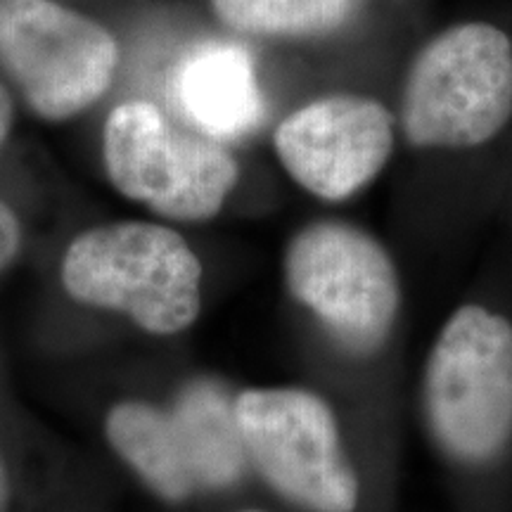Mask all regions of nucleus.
I'll return each instance as SVG.
<instances>
[{
    "label": "nucleus",
    "instance_id": "1",
    "mask_svg": "<svg viewBox=\"0 0 512 512\" xmlns=\"http://www.w3.org/2000/svg\"><path fill=\"white\" fill-rule=\"evenodd\" d=\"M62 283L79 304L124 313L152 335L188 330L202 309V264L176 230L114 223L69 245Z\"/></svg>",
    "mask_w": 512,
    "mask_h": 512
},
{
    "label": "nucleus",
    "instance_id": "2",
    "mask_svg": "<svg viewBox=\"0 0 512 512\" xmlns=\"http://www.w3.org/2000/svg\"><path fill=\"white\" fill-rule=\"evenodd\" d=\"M434 441L460 465H486L512 439V325L467 304L441 328L422 382Z\"/></svg>",
    "mask_w": 512,
    "mask_h": 512
},
{
    "label": "nucleus",
    "instance_id": "3",
    "mask_svg": "<svg viewBox=\"0 0 512 512\" xmlns=\"http://www.w3.org/2000/svg\"><path fill=\"white\" fill-rule=\"evenodd\" d=\"M512 117V43L494 24L446 29L408 74L401 124L408 143L463 150L489 143Z\"/></svg>",
    "mask_w": 512,
    "mask_h": 512
},
{
    "label": "nucleus",
    "instance_id": "4",
    "mask_svg": "<svg viewBox=\"0 0 512 512\" xmlns=\"http://www.w3.org/2000/svg\"><path fill=\"white\" fill-rule=\"evenodd\" d=\"M252 470L306 512H354L358 477L323 396L299 387H254L235 396Z\"/></svg>",
    "mask_w": 512,
    "mask_h": 512
},
{
    "label": "nucleus",
    "instance_id": "5",
    "mask_svg": "<svg viewBox=\"0 0 512 512\" xmlns=\"http://www.w3.org/2000/svg\"><path fill=\"white\" fill-rule=\"evenodd\" d=\"M285 280L344 349L368 356L387 342L401 309L392 256L366 230L318 221L294 235Z\"/></svg>",
    "mask_w": 512,
    "mask_h": 512
},
{
    "label": "nucleus",
    "instance_id": "6",
    "mask_svg": "<svg viewBox=\"0 0 512 512\" xmlns=\"http://www.w3.org/2000/svg\"><path fill=\"white\" fill-rule=\"evenodd\" d=\"M105 164L126 197L181 221L219 214L240 176L226 147L178 131L143 100L121 102L107 117Z\"/></svg>",
    "mask_w": 512,
    "mask_h": 512
},
{
    "label": "nucleus",
    "instance_id": "7",
    "mask_svg": "<svg viewBox=\"0 0 512 512\" xmlns=\"http://www.w3.org/2000/svg\"><path fill=\"white\" fill-rule=\"evenodd\" d=\"M0 62L31 110L67 119L110 88L119 48L98 22L50 0H0Z\"/></svg>",
    "mask_w": 512,
    "mask_h": 512
},
{
    "label": "nucleus",
    "instance_id": "8",
    "mask_svg": "<svg viewBox=\"0 0 512 512\" xmlns=\"http://www.w3.org/2000/svg\"><path fill=\"white\" fill-rule=\"evenodd\" d=\"M275 152L294 181L323 200H347L384 169L394 119L366 95H328L292 112L275 131Z\"/></svg>",
    "mask_w": 512,
    "mask_h": 512
},
{
    "label": "nucleus",
    "instance_id": "9",
    "mask_svg": "<svg viewBox=\"0 0 512 512\" xmlns=\"http://www.w3.org/2000/svg\"><path fill=\"white\" fill-rule=\"evenodd\" d=\"M171 98L190 124L216 140L247 136L266 114L252 55L238 43L209 41L185 53L171 76Z\"/></svg>",
    "mask_w": 512,
    "mask_h": 512
},
{
    "label": "nucleus",
    "instance_id": "10",
    "mask_svg": "<svg viewBox=\"0 0 512 512\" xmlns=\"http://www.w3.org/2000/svg\"><path fill=\"white\" fill-rule=\"evenodd\" d=\"M197 491H228L247 475L249 460L235 418V399L214 380L185 384L169 408Z\"/></svg>",
    "mask_w": 512,
    "mask_h": 512
},
{
    "label": "nucleus",
    "instance_id": "11",
    "mask_svg": "<svg viewBox=\"0 0 512 512\" xmlns=\"http://www.w3.org/2000/svg\"><path fill=\"white\" fill-rule=\"evenodd\" d=\"M105 439L157 501L181 505L197 494L169 408L126 399L105 415Z\"/></svg>",
    "mask_w": 512,
    "mask_h": 512
},
{
    "label": "nucleus",
    "instance_id": "12",
    "mask_svg": "<svg viewBox=\"0 0 512 512\" xmlns=\"http://www.w3.org/2000/svg\"><path fill=\"white\" fill-rule=\"evenodd\" d=\"M228 27L259 36H316L342 27L351 0H211Z\"/></svg>",
    "mask_w": 512,
    "mask_h": 512
},
{
    "label": "nucleus",
    "instance_id": "13",
    "mask_svg": "<svg viewBox=\"0 0 512 512\" xmlns=\"http://www.w3.org/2000/svg\"><path fill=\"white\" fill-rule=\"evenodd\" d=\"M19 249V223L10 207L0 202V268H5L15 259Z\"/></svg>",
    "mask_w": 512,
    "mask_h": 512
},
{
    "label": "nucleus",
    "instance_id": "14",
    "mask_svg": "<svg viewBox=\"0 0 512 512\" xmlns=\"http://www.w3.org/2000/svg\"><path fill=\"white\" fill-rule=\"evenodd\" d=\"M12 508V479L3 451H0V512H10Z\"/></svg>",
    "mask_w": 512,
    "mask_h": 512
},
{
    "label": "nucleus",
    "instance_id": "15",
    "mask_svg": "<svg viewBox=\"0 0 512 512\" xmlns=\"http://www.w3.org/2000/svg\"><path fill=\"white\" fill-rule=\"evenodd\" d=\"M10 126H12V100L8 91L0 86V145H3V140L8 138Z\"/></svg>",
    "mask_w": 512,
    "mask_h": 512
},
{
    "label": "nucleus",
    "instance_id": "16",
    "mask_svg": "<svg viewBox=\"0 0 512 512\" xmlns=\"http://www.w3.org/2000/svg\"><path fill=\"white\" fill-rule=\"evenodd\" d=\"M240 512H264V510H254V508H249V510H240Z\"/></svg>",
    "mask_w": 512,
    "mask_h": 512
}]
</instances>
